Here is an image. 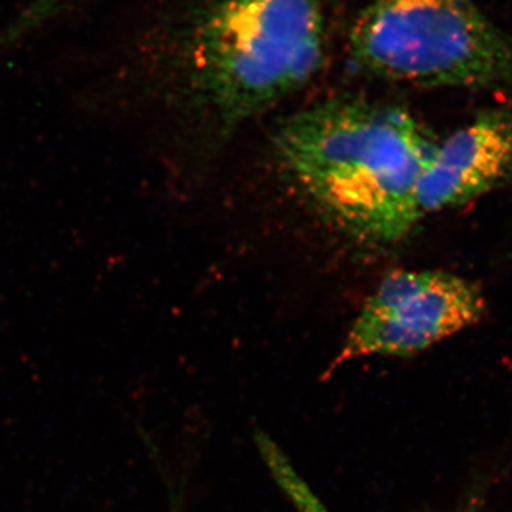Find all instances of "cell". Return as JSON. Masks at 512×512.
I'll return each mask as SVG.
<instances>
[{"label":"cell","mask_w":512,"mask_h":512,"mask_svg":"<svg viewBox=\"0 0 512 512\" xmlns=\"http://www.w3.org/2000/svg\"><path fill=\"white\" fill-rule=\"evenodd\" d=\"M512 178V116L490 109L434 148L416 191L420 220L497 190Z\"/></svg>","instance_id":"5"},{"label":"cell","mask_w":512,"mask_h":512,"mask_svg":"<svg viewBox=\"0 0 512 512\" xmlns=\"http://www.w3.org/2000/svg\"><path fill=\"white\" fill-rule=\"evenodd\" d=\"M480 286L434 269L386 275L367 298L332 367L367 356H413L483 318Z\"/></svg>","instance_id":"4"},{"label":"cell","mask_w":512,"mask_h":512,"mask_svg":"<svg viewBox=\"0 0 512 512\" xmlns=\"http://www.w3.org/2000/svg\"><path fill=\"white\" fill-rule=\"evenodd\" d=\"M82 0H30L8 23L0 28V53L18 45L53 20L62 18Z\"/></svg>","instance_id":"6"},{"label":"cell","mask_w":512,"mask_h":512,"mask_svg":"<svg viewBox=\"0 0 512 512\" xmlns=\"http://www.w3.org/2000/svg\"><path fill=\"white\" fill-rule=\"evenodd\" d=\"M274 143L293 180L352 237L390 245L421 221L417 185L437 143L402 107L323 101L286 119Z\"/></svg>","instance_id":"1"},{"label":"cell","mask_w":512,"mask_h":512,"mask_svg":"<svg viewBox=\"0 0 512 512\" xmlns=\"http://www.w3.org/2000/svg\"><path fill=\"white\" fill-rule=\"evenodd\" d=\"M188 79L224 130L312 82L326 60L319 0H205L187 22Z\"/></svg>","instance_id":"2"},{"label":"cell","mask_w":512,"mask_h":512,"mask_svg":"<svg viewBox=\"0 0 512 512\" xmlns=\"http://www.w3.org/2000/svg\"><path fill=\"white\" fill-rule=\"evenodd\" d=\"M359 69L420 87H512V36L474 0H367L349 36Z\"/></svg>","instance_id":"3"}]
</instances>
